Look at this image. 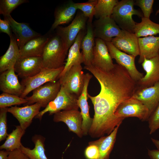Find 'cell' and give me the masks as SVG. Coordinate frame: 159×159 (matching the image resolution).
<instances>
[{"label":"cell","mask_w":159,"mask_h":159,"mask_svg":"<svg viewBox=\"0 0 159 159\" xmlns=\"http://www.w3.org/2000/svg\"><path fill=\"white\" fill-rule=\"evenodd\" d=\"M67 53L65 46L59 36L56 34L50 37L41 56L44 67L56 69L64 66Z\"/></svg>","instance_id":"2"},{"label":"cell","mask_w":159,"mask_h":159,"mask_svg":"<svg viewBox=\"0 0 159 159\" xmlns=\"http://www.w3.org/2000/svg\"><path fill=\"white\" fill-rule=\"evenodd\" d=\"M78 98L61 86L60 90L55 98L49 102L43 110L40 111L35 118L41 120L44 115L47 112L49 113V115H51L62 110H78Z\"/></svg>","instance_id":"4"},{"label":"cell","mask_w":159,"mask_h":159,"mask_svg":"<svg viewBox=\"0 0 159 159\" xmlns=\"http://www.w3.org/2000/svg\"><path fill=\"white\" fill-rule=\"evenodd\" d=\"M115 115L117 117L124 119L135 117L142 121H147L149 116L147 107L140 101L132 97L119 105Z\"/></svg>","instance_id":"9"},{"label":"cell","mask_w":159,"mask_h":159,"mask_svg":"<svg viewBox=\"0 0 159 159\" xmlns=\"http://www.w3.org/2000/svg\"><path fill=\"white\" fill-rule=\"evenodd\" d=\"M134 33L138 38L159 34V24L152 21L150 18L143 17L140 22H136Z\"/></svg>","instance_id":"30"},{"label":"cell","mask_w":159,"mask_h":159,"mask_svg":"<svg viewBox=\"0 0 159 159\" xmlns=\"http://www.w3.org/2000/svg\"><path fill=\"white\" fill-rule=\"evenodd\" d=\"M77 9L75 3L69 1L56 8L54 13V20L51 26L53 30L61 24H67L72 20Z\"/></svg>","instance_id":"25"},{"label":"cell","mask_w":159,"mask_h":159,"mask_svg":"<svg viewBox=\"0 0 159 159\" xmlns=\"http://www.w3.org/2000/svg\"><path fill=\"white\" fill-rule=\"evenodd\" d=\"M132 97L147 107L149 117L159 102V82L150 87L137 88Z\"/></svg>","instance_id":"20"},{"label":"cell","mask_w":159,"mask_h":159,"mask_svg":"<svg viewBox=\"0 0 159 159\" xmlns=\"http://www.w3.org/2000/svg\"><path fill=\"white\" fill-rule=\"evenodd\" d=\"M32 140L34 144V148L31 149L22 145L20 148L21 151L30 159H48L45 153V138L41 135H35Z\"/></svg>","instance_id":"29"},{"label":"cell","mask_w":159,"mask_h":159,"mask_svg":"<svg viewBox=\"0 0 159 159\" xmlns=\"http://www.w3.org/2000/svg\"><path fill=\"white\" fill-rule=\"evenodd\" d=\"M111 42L124 52L135 57L140 55L138 38L134 33L122 30L121 34L113 38Z\"/></svg>","instance_id":"18"},{"label":"cell","mask_w":159,"mask_h":159,"mask_svg":"<svg viewBox=\"0 0 159 159\" xmlns=\"http://www.w3.org/2000/svg\"><path fill=\"white\" fill-rule=\"evenodd\" d=\"M4 17L9 22L19 49L30 40L41 35L32 29L27 23L18 22L10 15Z\"/></svg>","instance_id":"15"},{"label":"cell","mask_w":159,"mask_h":159,"mask_svg":"<svg viewBox=\"0 0 159 159\" xmlns=\"http://www.w3.org/2000/svg\"><path fill=\"white\" fill-rule=\"evenodd\" d=\"M158 14H159V9L156 11L155 13V15H157Z\"/></svg>","instance_id":"45"},{"label":"cell","mask_w":159,"mask_h":159,"mask_svg":"<svg viewBox=\"0 0 159 159\" xmlns=\"http://www.w3.org/2000/svg\"><path fill=\"white\" fill-rule=\"evenodd\" d=\"M53 121L56 122L64 123L69 131L75 133L80 138L83 135L81 129L82 117L78 110H63L58 112L54 114Z\"/></svg>","instance_id":"13"},{"label":"cell","mask_w":159,"mask_h":159,"mask_svg":"<svg viewBox=\"0 0 159 159\" xmlns=\"http://www.w3.org/2000/svg\"><path fill=\"white\" fill-rule=\"evenodd\" d=\"M93 26L95 38L105 42H111L113 38L119 36L122 31L110 17L97 19L94 21Z\"/></svg>","instance_id":"11"},{"label":"cell","mask_w":159,"mask_h":159,"mask_svg":"<svg viewBox=\"0 0 159 159\" xmlns=\"http://www.w3.org/2000/svg\"><path fill=\"white\" fill-rule=\"evenodd\" d=\"M84 68L93 74L101 87L96 96L88 94L95 112L90 129L99 134H109L124 120L117 117L115 113L121 103L132 96L137 89L136 82L125 68L117 64L108 71L92 65Z\"/></svg>","instance_id":"1"},{"label":"cell","mask_w":159,"mask_h":159,"mask_svg":"<svg viewBox=\"0 0 159 159\" xmlns=\"http://www.w3.org/2000/svg\"><path fill=\"white\" fill-rule=\"evenodd\" d=\"M8 107L0 108V141L6 138L7 133V113Z\"/></svg>","instance_id":"37"},{"label":"cell","mask_w":159,"mask_h":159,"mask_svg":"<svg viewBox=\"0 0 159 159\" xmlns=\"http://www.w3.org/2000/svg\"><path fill=\"white\" fill-rule=\"evenodd\" d=\"M44 68L41 57L20 58L14 66L15 72L22 79L36 75Z\"/></svg>","instance_id":"12"},{"label":"cell","mask_w":159,"mask_h":159,"mask_svg":"<svg viewBox=\"0 0 159 159\" xmlns=\"http://www.w3.org/2000/svg\"><path fill=\"white\" fill-rule=\"evenodd\" d=\"M27 102V101L25 98L15 95L4 92L0 95V108L26 104Z\"/></svg>","instance_id":"33"},{"label":"cell","mask_w":159,"mask_h":159,"mask_svg":"<svg viewBox=\"0 0 159 159\" xmlns=\"http://www.w3.org/2000/svg\"><path fill=\"white\" fill-rule=\"evenodd\" d=\"M154 0H136L135 1V5L139 6L141 9L143 17L150 18L153 12Z\"/></svg>","instance_id":"36"},{"label":"cell","mask_w":159,"mask_h":159,"mask_svg":"<svg viewBox=\"0 0 159 159\" xmlns=\"http://www.w3.org/2000/svg\"><path fill=\"white\" fill-rule=\"evenodd\" d=\"M98 0H89L85 2L75 3L77 9L80 10L88 21L92 22Z\"/></svg>","instance_id":"34"},{"label":"cell","mask_w":159,"mask_h":159,"mask_svg":"<svg viewBox=\"0 0 159 159\" xmlns=\"http://www.w3.org/2000/svg\"><path fill=\"white\" fill-rule=\"evenodd\" d=\"M85 155L87 159H98L99 156V150L96 145L88 143L85 151Z\"/></svg>","instance_id":"39"},{"label":"cell","mask_w":159,"mask_h":159,"mask_svg":"<svg viewBox=\"0 0 159 159\" xmlns=\"http://www.w3.org/2000/svg\"><path fill=\"white\" fill-rule=\"evenodd\" d=\"M148 155L150 159H159V150H148Z\"/></svg>","instance_id":"42"},{"label":"cell","mask_w":159,"mask_h":159,"mask_svg":"<svg viewBox=\"0 0 159 159\" xmlns=\"http://www.w3.org/2000/svg\"><path fill=\"white\" fill-rule=\"evenodd\" d=\"M10 151L7 150L0 151V159H8Z\"/></svg>","instance_id":"43"},{"label":"cell","mask_w":159,"mask_h":159,"mask_svg":"<svg viewBox=\"0 0 159 159\" xmlns=\"http://www.w3.org/2000/svg\"><path fill=\"white\" fill-rule=\"evenodd\" d=\"M50 37L45 34L29 41L19 49L20 58L41 57L44 48Z\"/></svg>","instance_id":"24"},{"label":"cell","mask_w":159,"mask_h":159,"mask_svg":"<svg viewBox=\"0 0 159 159\" xmlns=\"http://www.w3.org/2000/svg\"><path fill=\"white\" fill-rule=\"evenodd\" d=\"M151 140L152 142L157 148L158 150H159V140L151 138Z\"/></svg>","instance_id":"44"},{"label":"cell","mask_w":159,"mask_h":159,"mask_svg":"<svg viewBox=\"0 0 159 159\" xmlns=\"http://www.w3.org/2000/svg\"><path fill=\"white\" fill-rule=\"evenodd\" d=\"M41 107V105L37 103L22 107L15 105L8 108V112L17 119L20 126L25 130L32 123L33 118L39 113Z\"/></svg>","instance_id":"16"},{"label":"cell","mask_w":159,"mask_h":159,"mask_svg":"<svg viewBox=\"0 0 159 159\" xmlns=\"http://www.w3.org/2000/svg\"><path fill=\"white\" fill-rule=\"evenodd\" d=\"M134 5L133 0L118 1L110 16L121 29L133 33L136 22L133 19L132 16L136 15L141 18L143 17L140 11L134 8Z\"/></svg>","instance_id":"3"},{"label":"cell","mask_w":159,"mask_h":159,"mask_svg":"<svg viewBox=\"0 0 159 159\" xmlns=\"http://www.w3.org/2000/svg\"><path fill=\"white\" fill-rule=\"evenodd\" d=\"M15 74L14 67L1 73L0 75V90L3 92L21 97L24 90Z\"/></svg>","instance_id":"21"},{"label":"cell","mask_w":159,"mask_h":159,"mask_svg":"<svg viewBox=\"0 0 159 159\" xmlns=\"http://www.w3.org/2000/svg\"><path fill=\"white\" fill-rule=\"evenodd\" d=\"M86 33L81 43L84 62L85 66L92 65L93 58L95 37L92 22L87 20Z\"/></svg>","instance_id":"26"},{"label":"cell","mask_w":159,"mask_h":159,"mask_svg":"<svg viewBox=\"0 0 159 159\" xmlns=\"http://www.w3.org/2000/svg\"><path fill=\"white\" fill-rule=\"evenodd\" d=\"M118 0H98L95 9L94 16L97 19L110 17Z\"/></svg>","instance_id":"32"},{"label":"cell","mask_w":159,"mask_h":159,"mask_svg":"<svg viewBox=\"0 0 159 159\" xmlns=\"http://www.w3.org/2000/svg\"><path fill=\"white\" fill-rule=\"evenodd\" d=\"M10 38L9 47L5 53L0 57V73L14 67L20 58L19 49L14 35Z\"/></svg>","instance_id":"27"},{"label":"cell","mask_w":159,"mask_h":159,"mask_svg":"<svg viewBox=\"0 0 159 159\" xmlns=\"http://www.w3.org/2000/svg\"><path fill=\"white\" fill-rule=\"evenodd\" d=\"M105 42L112 58L114 59L117 64L125 68L134 80L137 82L143 77V74L138 71L135 66V57L119 50L111 42Z\"/></svg>","instance_id":"10"},{"label":"cell","mask_w":159,"mask_h":159,"mask_svg":"<svg viewBox=\"0 0 159 159\" xmlns=\"http://www.w3.org/2000/svg\"><path fill=\"white\" fill-rule=\"evenodd\" d=\"M147 121L150 134H152L159 129V102Z\"/></svg>","instance_id":"38"},{"label":"cell","mask_w":159,"mask_h":159,"mask_svg":"<svg viewBox=\"0 0 159 159\" xmlns=\"http://www.w3.org/2000/svg\"><path fill=\"white\" fill-rule=\"evenodd\" d=\"M114 64L105 42L100 39L95 38L92 65L103 71H108L114 68Z\"/></svg>","instance_id":"17"},{"label":"cell","mask_w":159,"mask_h":159,"mask_svg":"<svg viewBox=\"0 0 159 159\" xmlns=\"http://www.w3.org/2000/svg\"><path fill=\"white\" fill-rule=\"evenodd\" d=\"M64 67V66L56 69L44 68L36 75L22 79L21 83L24 87V90L20 97L25 98L29 92L37 87L48 82L57 81Z\"/></svg>","instance_id":"5"},{"label":"cell","mask_w":159,"mask_h":159,"mask_svg":"<svg viewBox=\"0 0 159 159\" xmlns=\"http://www.w3.org/2000/svg\"><path fill=\"white\" fill-rule=\"evenodd\" d=\"M0 32L7 34L10 37L13 35L11 26L7 19L0 18Z\"/></svg>","instance_id":"40"},{"label":"cell","mask_w":159,"mask_h":159,"mask_svg":"<svg viewBox=\"0 0 159 159\" xmlns=\"http://www.w3.org/2000/svg\"><path fill=\"white\" fill-rule=\"evenodd\" d=\"M28 2L27 0H0V14L6 16L19 5Z\"/></svg>","instance_id":"35"},{"label":"cell","mask_w":159,"mask_h":159,"mask_svg":"<svg viewBox=\"0 0 159 159\" xmlns=\"http://www.w3.org/2000/svg\"><path fill=\"white\" fill-rule=\"evenodd\" d=\"M85 76L81 64H77L73 65L59 80L61 86L79 97L84 87Z\"/></svg>","instance_id":"7"},{"label":"cell","mask_w":159,"mask_h":159,"mask_svg":"<svg viewBox=\"0 0 159 159\" xmlns=\"http://www.w3.org/2000/svg\"><path fill=\"white\" fill-rule=\"evenodd\" d=\"M85 32V29L80 32L74 42L69 48L64 69L60 75L59 79L63 76L74 65L83 63L82 54L80 52V49L81 42L86 33Z\"/></svg>","instance_id":"22"},{"label":"cell","mask_w":159,"mask_h":159,"mask_svg":"<svg viewBox=\"0 0 159 159\" xmlns=\"http://www.w3.org/2000/svg\"><path fill=\"white\" fill-rule=\"evenodd\" d=\"M92 77V75L88 73L85 74L83 89L77 100V105L80 109L82 117L81 129L83 135L85 136L88 134L93 122V118L90 116V106L87 102V88L90 81Z\"/></svg>","instance_id":"19"},{"label":"cell","mask_w":159,"mask_h":159,"mask_svg":"<svg viewBox=\"0 0 159 159\" xmlns=\"http://www.w3.org/2000/svg\"><path fill=\"white\" fill-rule=\"evenodd\" d=\"M120 125L117 126L109 135L103 136L98 139L89 142L98 147L99 156L98 159H109L110 154L116 141L117 134Z\"/></svg>","instance_id":"28"},{"label":"cell","mask_w":159,"mask_h":159,"mask_svg":"<svg viewBox=\"0 0 159 159\" xmlns=\"http://www.w3.org/2000/svg\"><path fill=\"white\" fill-rule=\"evenodd\" d=\"M145 75L136 82L137 88H142L153 85L159 82V53L149 59L145 58L141 64Z\"/></svg>","instance_id":"14"},{"label":"cell","mask_w":159,"mask_h":159,"mask_svg":"<svg viewBox=\"0 0 159 159\" xmlns=\"http://www.w3.org/2000/svg\"><path fill=\"white\" fill-rule=\"evenodd\" d=\"M25 132V130L20 125L16 126V128L8 135L4 143L0 146V149H4L10 152L19 149L22 145L21 139Z\"/></svg>","instance_id":"31"},{"label":"cell","mask_w":159,"mask_h":159,"mask_svg":"<svg viewBox=\"0 0 159 159\" xmlns=\"http://www.w3.org/2000/svg\"><path fill=\"white\" fill-rule=\"evenodd\" d=\"M61 87L59 80L55 82H47L34 90L31 96L26 97L27 102L25 104L28 105L37 103L42 107L45 108L55 98Z\"/></svg>","instance_id":"8"},{"label":"cell","mask_w":159,"mask_h":159,"mask_svg":"<svg viewBox=\"0 0 159 159\" xmlns=\"http://www.w3.org/2000/svg\"><path fill=\"white\" fill-rule=\"evenodd\" d=\"M88 19L81 11H79L69 25L65 27L59 26L56 29V34L63 41L67 52L80 32L85 29Z\"/></svg>","instance_id":"6"},{"label":"cell","mask_w":159,"mask_h":159,"mask_svg":"<svg viewBox=\"0 0 159 159\" xmlns=\"http://www.w3.org/2000/svg\"><path fill=\"white\" fill-rule=\"evenodd\" d=\"M8 159H30L23 153L20 149H17L10 151Z\"/></svg>","instance_id":"41"},{"label":"cell","mask_w":159,"mask_h":159,"mask_svg":"<svg viewBox=\"0 0 159 159\" xmlns=\"http://www.w3.org/2000/svg\"><path fill=\"white\" fill-rule=\"evenodd\" d=\"M140 57L138 62L142 64L145 58L149 59L159 53V36H149L138 38Z\"/></svg>","instance_id":"23"}]
</instances>
